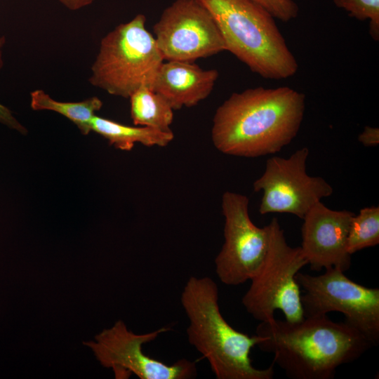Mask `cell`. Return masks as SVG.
I'll return each instance as SVG.
<instances>
[{
    "instance_id": "obj_1",
    "label": "cell",
    "mask_w": 379,
    "mask_h": 379,
    "mask_svg": "<svg viewBox=\"0 0 379 379\" xmlns=\"http://www.w3.org/2000/svg\"><path fill=\"white\" fill-rule=\"evenodd\" d=\"M305 110V94L289 86H258L233 93L215 111L212 142L227 155L275 154L295 138Z\"/></svg>"
},
{
    "instance_id": "obj_2",
    "label": "cell",
    "mask_w": 379,
    "mask_h": 379,
    "mask_svg": "<svg viewBox=\"0 0 379 379\" xmlns=\"http://www.w3.org/2000/svg\"><path fill=\"white\" fill-rule=\"evenodd\" d=\"M257 346L291 379H332L338 367L359 359L373 345L358 331L327 315L290 322H260Z\"/></svg>"
},
{
    "instance_id": "obj_3",
    "label": "cell",
    "mask_w": 379,
    "mask_h": 379,
    "mask_svg": "<svg viewBox=\"0 0 379 379\" xmlns=\"http://www.w3.org/2000/svg\"><path fill=\"white\" fill-rule=\"evenodd\" d=\"M188 319L189 343L205 357L218 379H272L274 364L265 368L254 367L251 349L262 338L234 329L221 314L219 291L208 277L192 276L180 297Z\"/></svg>"
},
{
    "instance_id": "obj_4",
    "label": "cell",
    "mask_w": 379,
    "mask_h": 379,
    "mask_svg": "<svg viewBox=\"0 0 379 379\" xmlns=\"http://www.w3.org/2000/svg\"><path fill=\"white\" fill-rule=\"evenodd\" d=\"M213 17L226 51L251 72L273 80L293 77L295 57L274 18L251 0H199Z\"/></svg>"
},
{
    "instance_id": "obj_5",
    "label": "cell",
    "mask_w": 379,
    "mask_h": 379,
    "mask_svg": "<svg viewBox=\"0 0 379 379\" xmlns=\"http://www.w3.org/2000/svg\"><path fill=\"white\" fill-rule=\"evenodd\" d=\"M145 24L146 17L138 14L102 39L91 67V84L124 98L141 86L152 88L164 60Z\"/></svg>"
},
{
    "instance_id": "obj_6",
    "label": "cell",
    "mask_w": 379,
    "mask_h": 379,
    "mask_svg": "<svg viewBox=\"0 0 379 379\" xmlns=\"http://www.w3.org/2000/svg\"><path fill=\"white\" fill-rule=\"evenodd\" d=\"M267 227V250L250 279L242 304L246 312L260 322L273 319L277 310L283 313L285 320L299 321L305 316L295 276L307 262L300 246L292 247L288 244L277 218H272Z\"/></svg>"
},
{
    "instance_id": "obj_7",
    "label": "cell",
    "mask_w": 379,
    "mask_h": 379,
    "mask_svg": "<svg viewBox=\"0 0 379 379\" xmlns=\"http://www.w3.org/2000/svg\"><path fill=\"white\" fill-rule=\"evenodd\" d=\"M296 281L304 291L301 303L305 317L338 312L345 322L358 331L373 346L379 343V288H369L349 279L336 267L320 275L299 272Z\"/></svg>"
},
{
    "instance_id": "obj_8",
    "label": "cell",
    "mask_w": 379,
    "mask_h": 379,
    "mask_svg": "<svg viewBox=\"0 0 379 379\" xmlns=\"http://www.w3.org/2000/svg\"><path fill=\"white\" fill-rule=\"evenodd\" d=\"M309 149L302 147L288 158L272 157L262 175L253 184L255 192H262L259 213H290L303 219L309 210L333 189L321 177L306 171Z\"/></svg>"
},
{
    "instance_id": "obj_9",
    "label": "cell",
    "mask_w": 379,
    "mask_h": 379,
    "mask_svg": "<svg viewBox=\"0 0 379 379\" xmlns=\"http://www.w3.org/2000/svg\"><path fill=\"white\" fill-rule=\"evenodd\" d=\"M168 328L136 334L128 330L121 320L95 335L94 341L85 342L100 364L111 368L117 378H126L133 373L140 379H189L196 377L194 361L180 359L165 364L146 355L142 345L154 341Z\"/></svg>"
},
{
    "instance_id": "obj_10",
    "label": "cell",
    "mask_w": 379,
    "mask_h": 379,
    "mask_svg": "<svg viewBox=\"0 0 379 379\" xmlns=\"http://www.w3.org/2000/svg\"><path fill=\"white\" fill-rule=\"evenodd\" d=\"M248 204V198L241 194L227 191L222 196L224 243L215 266L218 277L227 286L250 281L267 250V225L258 227L251 221Z\"/></svg>"
},
{
    "instance_id": "obj_11",
    "label": "cell",
    "mask_w": 379,
    "mask_h": 379,
    "mask_svg": "<svg viewBox=\"0 0 379 379\" xmlns=\"http://www.w3.org/2000/svg\"><path fill=\"white\" fill-rule=\"evenodd\" d=\"M153 31L164 60L194 62L226 51L213 17L199 0H175L162 12Z\"/></svg>"
},
{
    "instance_id": "obj_12",
    "label": "cell",
    "mask_w": 379,
    "mask_h": 379,
    "mask_svg": "<svg viewBox=\"0 0 379 379\" xmlns=\"http://www.w3.org/2000/svg\"><path fill=\"white\" fill-rule=\"evenodd\" d=\"M355 213L332 210L321 201L315 204L303 218L300 246L312 270L336 267L343 272L351 266L347 248L351 220Z\"/></svg>"
},
{
    "instance_id": "obj_13",
    "label": "cell",
    "mask_w": 379,
    "mask_h": 379,
    "mask_svg": "<svg viewBox=\"0 0 379 379\" xmlns=\"http://www.w3.org/2000/svg\"><path fill=\"white\" fill-rule=\"evenodd\" d=\"M219 77L217 69H204L194 62H163L152 89L173 110L197 105L212 92Z\"/></svg>"
},
{
    "instance_id": "obj_14",
    "label": "cell",
    "mask_w": 379,
    "mask_h": 379,
    "mask_svg": "<svg viewBox=\"0 0 379 379\" xmlns=\"http://www.w3.org/2000/svg\"><path fill=\"white\" fill-rule=\"evenodd\" d=\"M91 131L107 139L110 145L121 150H131L135 143L145 146L165 147L174 138L173 133L147 126H131L98 117L92 119Z\"/></svg>"
},
{
    "instance_id": "obj_15",
    "label": "cell",
    "mask_w": 379,
    "mask_h": 379,
    "mask_svg": "<svg viewBox=\"0 0 379 379\" xmlns=\"http://www.w3.org/2000/svg\"><path fill=\"white\" fill-rule=\"evenodd\" d=\"M128 98L135 126L171 130L174 110L162 96L147 86H141Z\"/></svg>"
},
{
    "instance_id": "obj_16",
    "label": "cell",
    "mask_w": 379,
    "mask_h": 379,
    "mask_svg": "<svg viewBox=\"0 0 379 379\" xmlns=\"http://www.w3.org/2000/svg\"><path fill=\"white\" fill-rule=\"evenodd\" d=\"M30 96L32 109L51 110L59 113L72 121L84 135H88L91 131L92 119L102 106V102L98 97H91L80 102H60L39 89L32 91Z\"/></svg>"
},
{
    "instance_id": "obj_17",
    "label": "cell",
    "mask_w": 379,
    "mask_h": 379,
    "mask_svg": "<svg viewBox=\"0 0 379 379\" xmlns=\"http://www.w3.org/2000/svg\"><path fill=\"white\" fill-rule=\"evenodd\" d=\"M379 244V207L361 208L352 218L347 235V248L350 255Z\"/></svg>"
},
{
    "instance_id": "obj_18",
    "label": "cell",
    "mask_w": 379,
    "mask_h": 379,
    "mask_svg": "<svg viewBox=\"0 0 379 379\" xmlns=\"http://www.w3.org/2000/svg\"><path fill=\"white\" fill-rule=\"evenodd\" d=\"M335 6L360 21L368 20L369 34L379 40V0H333Z\"/></svg>"
},
{
    "instance_id": "obj_19",
    "label": "cell",
    "mask_w": 379,
    "mask_h": 379,
    "mask_svg": "<svg viewBox=\"0 0 379 379\" xmlns=\"http://www.w3.org/2000/svg\"><path fill=\"white\" fill-rule=\"evenodd\" d=\"M265 8L275 19L288 22L298 15L299 8L293 0H251Z\"/></svg>"
},
{
    "instance_id": "obj_20",
    "label": "cell",
    "mask_w": 379,
    "mask_h": 379,
    "mask_svg": "<svg viewBox=\"0 0 379 379\" xmlns=\"http://www.w3.org/2000/svg\"><path fill=\"white\" fill-rule=\"evenodd\" d=\"M5 44V37H0V69L3 66L2 48ZM0 123L15 129L21 133H27L26 128L14 117L11 110L0 103Z\"/></svg>"
},
{
    "instance_id": "obj_21",
    "label": "cell",
    "mask_w": 379,
    "mask_h": 379,
    "mask_svg": "<svg viewBox=\"0 0 379 379\" xmlns=\"http://www.w3.org/2000/svg\"><path fill=\"white\" fill-rule=\"evenodd\" d=\"M358 140L364 146H375L379 143V129L376 127L365 126L359 135Z\"/></svg>"
},
{
    "instance_id": "obj_22",
    "label": "cell",
    "mask_w": 379,
    "mask_h": 379,
    "mask_svg": "<svg viewBox=\"0 0 379 379\" xmlns=\"http://www.w3.org/2000/svg\"><path fill=\"white\" fill-rule=\"evenodd\" d=\"M64 6L72 11H77L84 8L95 0H58Z\"/></svg>"
}]
</instances>
